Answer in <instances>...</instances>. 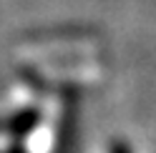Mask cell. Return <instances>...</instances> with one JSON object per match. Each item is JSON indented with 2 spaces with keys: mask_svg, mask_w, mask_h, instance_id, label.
<instances>
[{
  "mask_svg": "<svg viewBox=\"0 0 156 153\" xmlns=\"http://www.w3.org/2000/svg\"><path fill=\"white\" fill-rule=\"evenodd\" d=\"M68 123V106L66 100L55 98L45 110H41L38 123L25 136V153H58L63 146Z\"/></svg>",
  "mask_w": 156,
  "mask_h": 153,
  "instance_id": "obj_1",
  "label": "cell"
}]
</instances>
